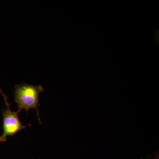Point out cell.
<instances>
[{
    "mask_svg": "<svg viewBox=\"0 0 159 159\" xmlns=\"http://www.w3.org/2000/svg\"><path fill=\"white\" fill-rule=\"evenodd\" d=\"M2 94L8 107L7 109H2L3 132L0 136V142H6L7 137L14 136L20 130L25 128V126L23 125L20 120L18 113L10 110L7 97Z\"/></svg>",
    "mask_w": 159,
    "mask_h": 159,
    "instance_id": "2",
    "label": "cell"
},
{
    "mask_svg": "<svg viewBox=\"0 0 159 159\" xmlns=\"http://www.w3.org/2000/svg\"><path fill=\"white\" fill-rule=\"evenodd\" d=\"M43 90V87L40 85L34 86L25 83L16 85L14 97L18 109L17 112L19 113L22 110L28 112L31 109L35 108L39 119L40 120L38 106L39 105V94Z\"/></svg>",
    "mask_w": 159,
    "mask_h": 159,
    "instance_id": "1",
    "label": "cell"
}]
</instances>
